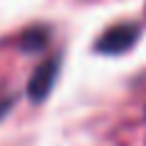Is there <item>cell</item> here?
<instances>
[{"label":"cell","instance_id":"6da1fadb","mask_svg":"<svg viewBox=\"0 0 146 146\" xmlns=\"http://www.w3.org/2000/svg\"><path fill=\"white\" fill-rule=\"evenodd\" d=\"M139 33L141 28L136 23H115L110 26L95 44V49L100 54H108V56H115V54H126L128 49H133V44L139 41Z\"/></svg>","mask_w":146,"mask_h":146},{"label":"cell","instance_id":"7a4b0ae2","mask_svg":"<svg viewBox=\"0 0 146 146\" xmlns=\"http://www.w3.org/2000/svg\"><path fill=\"white\" fill-rule=\"evenodd\" d=\"M59 69H62V59L59 56H49L46 62H41L33 69V74L28 80V90H26L33 103H44L49 98V92L54 90V82L59 77Z\"/></svg>","mask_w":146,"mask_h":146},{"label":"cell","instance_id":"3957f363","mask_svg":"<svg viewBox=\"0 0 146 146\" xmlns=\"http://www.w3.org/2000/svg\"><path fill=\"white\" fill-rule=\"evenodd\" d=\"M46 38H49V28L36 26V28H31V31H26V33L21 36V46H23L26 51H36V49H41V46L46 44Z\"/></svg>","mask_w":146,"mask_h":146},{"label":"cell","instance_id":"277c9868","mask_svg":"<svg viewBox=\"0 0 146 146\" xmlns=\"http://www.w3.org/2000/svg\"><path fill=\"white\" fill-rule=\"evenodd\" d=\"M13 103H15V98L10 95V92H0V121L10 113V108H13Z\"/></svg>","mask_w":146,"mask_h":146}]
</instances>
